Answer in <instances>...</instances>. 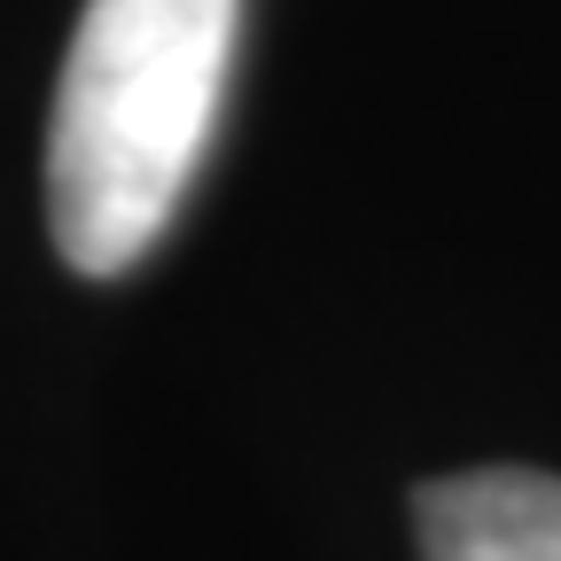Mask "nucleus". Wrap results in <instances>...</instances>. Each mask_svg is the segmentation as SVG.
I'll use <instances>...</instances> for the list:
<instances>
[{"label": "nucleus", "instance_id": "f257e3e1", "mask_svg": "<svg viewBox=\"0 0 561 561\" xmlns=\"http://www.w3.org/2000/svg\"><path fill=\"white\" fill-rule=\"evenodd\" d=\"M242 0H87L47 117L55 250L110 280L157 250L227 102Z\"/></svg>", "mask_w": 561, "mask_h": 561}, {"label": "nucleus", "instance_id": "f03ea898", "mask_svg": "<svg viewBox=\"0 0 561 561\" xmlns=\"http://www.w3.org/2000/svg\"><path fill=\"white\" fill-rule=\"evenodd\" d=\"M421 561H561V476L468 468L413 491Z\"/></svg>", "mask_w": 561, "mask_h": 561}]
</instances>
